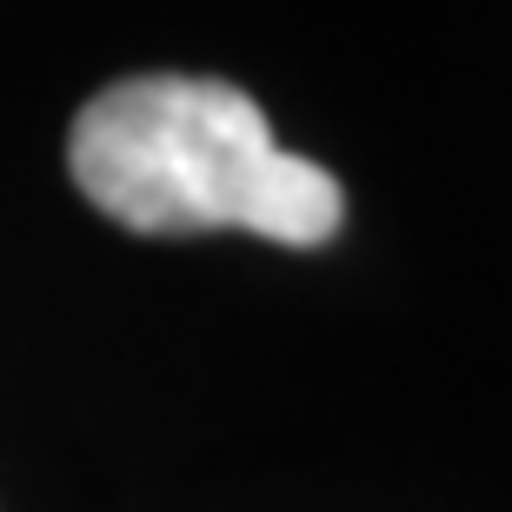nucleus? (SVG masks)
<instances>
[{"instance_id": "nucleus-1", "label": "nucleus", "mask_w": 512, "mask_h": 512, "mask_svg": "<svg viewBox=\"0 0 512 512\" xmlns=\"http://www.w3.org/2000/svg\"><path fill=\"white\" fill-rule=\"evenodd\" d=\"M67 167L87 207L127 233H260L273 247H326L346 227L340 180L286 153L260 100L207 74H133L74 114Z\"/></svg>"}]
</instances>
